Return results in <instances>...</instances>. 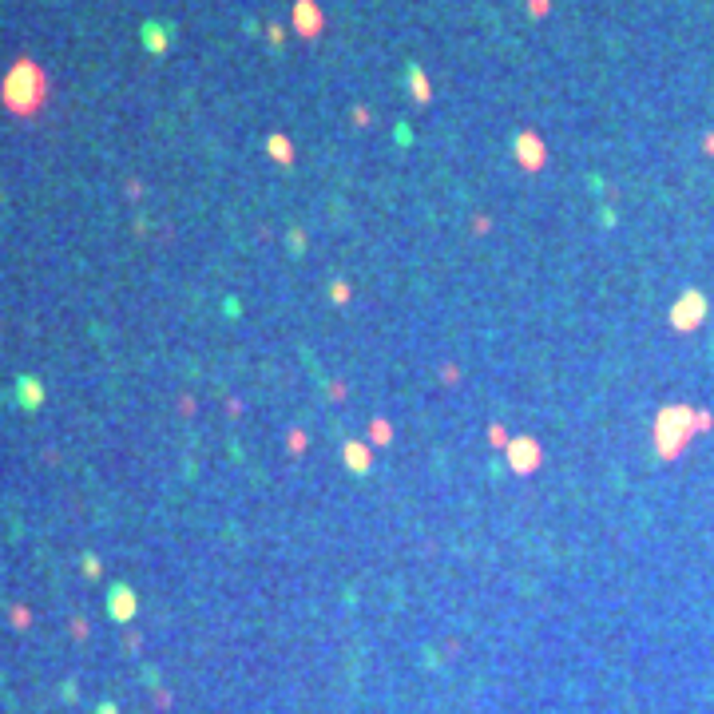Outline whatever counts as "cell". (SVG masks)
<instances>
[{
  "mask_svg": "<svg viewBox=\"0 0 714 714\" xmlns=\"http://www.w3.org/2000/svg\"><path fill=\"white\" fill-rule=\"evenodd\" d=\"M44 100H48V72L36 60L20 56L16 64L4 72V80H0V103H4V112L16 115V120H32V115H40Z\"/></svg>",
  "mask_w": 714,
  "mask_h": 714,
  "instance_id": "6da1fadb",
  "label": "cell"
},
{
  "mask_svg": "<svg viewBox=\"0 0 714 714\" xmlns=\"http://www.w3.org/2000/svg\"><path fill=\"white\" fill-rule=\"evenodd\" d=\"M706 429H710V413L706 409H686V405L663 409L655 421V453L663 461H675L691 445V436L706 433Z\"/></svg>",
  "mask_w": 714,
  "mask_h": 714,
  "instance_id": "7a4b0ae2",
  "label": "cell"
},
{
  "mask_svg": "<svg viewBox=\"0 0 714 714\" xmlns=\"http://www.w3.org/2000/svg\"><path fill=\"white\" fill-rule=\"evenodd\" d=\"M706 294L703 290H683L678 294V302L671 306V330H678V334H691V330H698V325L706 322Z\"/></svg>",
  "mask_w": 714,
  "mask_h": 714,
  "instance_id": "3957f363",
  "label": "cell"
},
{
  "mask_svg": "<svg viewBox=\"0 0 714 714\" xmlns=\"http://www.w3.org/2000/svg\"><path fill=\"white\" fill-rule=\"evenodd\" d=\"M504 461L516 476H532L544 468V448H540L536 436H512V445L504 448Z\"/></svg>",
  "mask_w": 714,
  "mask_h": 714,
  "instance_id": "277c9868",
  "label": "cell"
},
{
  "mask_svg": "<svg viewBox=\"0 0 714 714\" xmlns=\"http://www.w3.org/2000/svg\"><path fill=\"white\" fill-rule=\"evenodd\" d=\"M290 28H294L302 40H317L325 32L322 4H317V0H294V9H290Z\"/></svg>",
  "mask_w": 714,
  "mask_h": 714,
  "instance_id": "5b68a950",
  "label": "cell"
},
{
  "mask_svg": "<svg viewBox=\"0 0 714 714\" xmlns=\"http://www.w3.org/2000/svg\"><path fill=\"white\" fill-rule=\"evenodd\" d=\"M512 155L524 171H544L547 167V143L540 140L536 131H516V140H512Z\"/></svg>",
  "mask_w": 714,
  "mask_h": 714,
  "instance_id": "8992f818",
  "label": "cell"
},
{
  "mask_svg": "<svg viewBox=\"0 0 714 714\" xmlns=\"http://www.w3.org/2000/svg\"><path fill=\"white\" fill-rule=\"evenodd\" d=\"M107 615L115 623H127L135 615V592L127 584H112V592H107Z\"/></svg>",
  "mask_w": 714,
  "mask_h": 714,
  "instance_id": "52a82bcc",
  "label": "cell"
},
{
  "mask_svg": "<svg viewBox=\"0 0 714 714\" xmlns=\"http://www.w3.org/2000/svg\"><path fill=\"white\" fill-rule=\"evenodd\" d=\"M342 461H345V468H350L353 476H365V473H373V448L365 445V441H345V448H342Z\"/></svg>",
  "mask_w": 714,
  "mask_h": 714,
  "instance_id": "ba28073f",
  "label": "cell"
},
{
  "mask_svg": "<svg viewBox=\"0 0 714 714\" xmlns=\"http://www.w3.org/2000/svg\"><path fill=\"white\" fill-rule=\"evenodd\" d=\"M266 155L274 159L278 167H290V163H294V143H290V135H278V131L266 135Z\"/></svg>",
  "mask_w": 714,
  "mask_h": 714,
  "instance_id": "9c48e42d",
  "label": "cell"
},
{
  "mask_svg": "<svg viewBox=\"0 0 714 714\" xmlns=\"http://www.w3.org/2000/svg\"><path fill=\"white\" fill-rule=\"evenodd\" d=\"M16 397H20L24 409H40L44 405V385H40L36 377H20L16 381Z\"/></svg>",
  "mask_w": 714,
  "mask_h": 714,
  "instance_id": "30bf717a",
  "label": "cell"
},
{
  "mask_svg": "<svg viewBox=\"0 0 714 714\" xmlns=\"http://www.w3.org/2000/svg\"><path fill=\"white\" fill-rule=\"evenodd\" d=\"M167 44H171L167 28H163V24H155V20H147V24H143V48H147V52H155V56H163V52H167Z\"/></svg>",
  "mask_w": 714,
  "mask_h": 714,
  "instance_id": "8fae6325",
  "label": "cell"
},
{
  "mask_svg": "<svg viewBox=\"0 0 714 714\" xmlns=\"http://www.w3.org/2000/svg\"><path fill=\"white\" fill-rule=\"evenodd\" d=\"M409 92H413V100H417V103L433 100V88H429V75H425V68H421V64L409 68Z\"/></svg>",
  "mask_w": 714,
  "mask_h": 714,
  "instance_id": "7c38bea8",
  "label": "cell"
},
{
  "mask_svg": "<svg viewBox=\"0 0 714 714\" xmlns=\"http://www.w3.org/2000/svg\"><path fill=\"white\" fill-rule=\"evenodd\" d=\"M369 441H373V448H385L393 441V425L389 421H381V417H373L369 421Z\"/></svg>",
  "mask_w": 714,
  "mask_h": 714,
  "instance_id": "4fadbf2b",
  "label": "cell"
},
{
  "mask_svg": "<svg viewBox=\"0 0 714 714\" xmlns=\"http://www.w3.org/2000/svg\"><path fill=\"white\" fill-rule=\"evenodd\" d=\"M350 294H353V290H350V282H345V278H334V282H330V302H334V306H345V302H350Z\"/></svg>",
  "mask_w": 714,
  "mask_h": 714,
  "instance_id": "5bb4252c",
  "label": "cell"
},
{
  "mask_svg": "<svg viewBox=\"0 0 714 714\" xmlns=\"http://www.w3.org/2000/svg\"><path fill=\"white\" fill-rule=\"evenodd\" d=\"M306 445H310V441H306V433H302V429H290V433H286V448H290L294 456L306 453Z\"/></svg>",
  "mask_w": 714,
  "mask_h": 714,
  "instance_id": "9a60e30c",
  "label": "cell"
},
{
  "mask_svg": "<svg viewBox=\"0 0 714 714\" xmlns=\"http://www.w3.org/2000/svg\"><path fill=\"white\" fill-rule=\"evenodd\" d=\"M488 441H492V445H496V448H508V445H512L508 429H500V425H492V429H488Z\"/></svg>",
  "mask_w": 714,
  "mask_h": 714,
  "instance_id": "2e32d148",
  "label": "cell"
},
{
  "mask_svg": "<svg viewBox=\"0 0 714 714\" xmlns=\"http://www.w3.org/2000/svg\"><path fill=\"white\" fill-rule=\"evenodd\" d=\"M286 246H290V251H294V254H302V251H306V234H302V231H298V226H294V231L286 234Z\"/></svg>",
  "mask_w": 714,
  "mask_h": 714,
  "instance_id": "e0dca14e",
  "label": "cell"
},
{
  "mask_svg": "<svg viewBox=\"0 0 714 714\" xmlns=\"http://www.w3.org/2000/svg\"><path fill=\"white\" fill-rule=\"evenodd\" d=\"M84 575H88V579H100V575H103V564H100L95 556H84Z\"/></svg>",
  "mask_w": 714,
  "mask_h": 714,
  "instance_id": "ac0fdd59",
  "label": "cell"
},
{
  "mask_svg": "<svg viewBox=\"0 0 714 714\" xmlns=\"http://www.w3.org/2000/svg\"><path fill=\"white\" fill-rule=\"evenodd\" d=\"M528 12H532V16H547V12H552V0H528Z\"/></svg>",
  "mask_w": 714,
  "mask_h": 714,
  "instance_id": "d6986e66",
  "label": "cell"
},
{
  "mask_svg": "<svg viewBox=\"0 0 714 714\" xmlns=\"http://www.w3.org/2000/svg\"><path fill=\"white\" fill-rule=\"evenodd\" d=\"M266 40H270V44H282V40H286V28H282V24H270V28H266Z\"/></svg>",
  "mask_w": 714,
  "mask_h": 714,
  "instance_id": "ffe728a7",
  "label": "cell"
},
{
  "mask_svg": "<svg viewBox=\"0 0 714 714\" xmlns=\"http://www.w3.org/2000/svg\"><path fill=\"white\" fill-rule=\"evenodd\" d=\"M353 123H357V127H369V112H365V107H353Z\"/></svg>",
  "mask_w": 714,
  "mask_h": 714,
  "instance_id": "44dd1931",
  "label": "cell"
},
{
  "mask_svg": "<svg viewBox=\"0 0 714 714\" xmlns=\"http://www.w3.org/2000/svg\"><path fill=\"white\" fill-rule=\"evenodd\" d=\"M441 377H445V381H456L461 373H456V365H441Z\"/></svg>",
  "mask_w": 714,
  "mask_h": 714,
  "instance_id": "7402d4cb",
  "label": "cell"
},
{
  "mask_svg": "<svg viewBox=\"0 0 714 714\" xmlns=\"http://www.w3.org/2000/svg\"><path fill=\"white\" fill-rule=\"evenodd\" d=\"M330 397H334V401H342V397H345V389H342V381H334V385H330Z\"/></svg>",
  "mask_w": 714,
  "mask_h": 714,
  "instance_id": "603a6c76",
  "label": "cell"
},
{
  "mask_svg": "<svg viewBox=\"0 0 714 714\" xmlns=\"http://www.w3.org/2000/svg\"><path fill=\"white\" fill-rule=\"evenodd\" d=\"M703 151H706V155H714V135H706V140H703Z\"/></svg>",
  "mask_w": 714,
  "mask_h": 714,
  "instance_id": "cb8c5ba5",
  "label": "cell"
},
{
  "mask_svg": "<svg viewBox=\"0 0 714 714\" xmlns=\"http://www.w3.org/2000/svg\"><path fill=\"white\" fill-rule=\"evenodd\" d=\"M95 714H115V706H112V703H103V706H100V710H95Z\"/></svg>",
  "mask_w": 714,
  "mask_h": 714,
  "instance_id": "d4e9b609",
  "label": "cell"
}]
</instances>
